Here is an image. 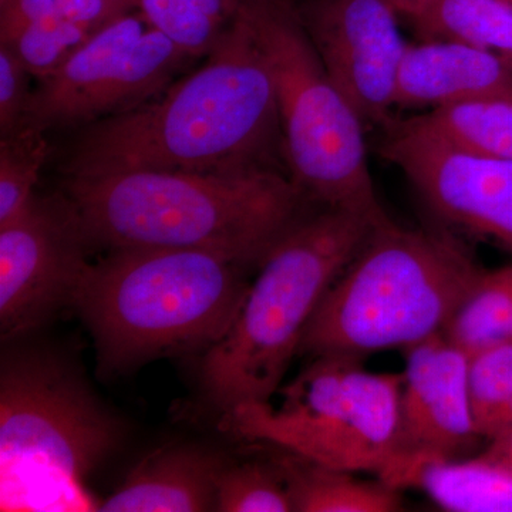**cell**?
I'll list each match as a JSON object with an SVG mask.
<instances>
[{
  "instance_id": "9c48e42d",
  "label": "cell",
  "mask_w": 512,
  "mask_h": 512,
  "mask_svg": "<svg viewBox=\"0 0 512 512\" xmlns=\"http://www.w3.org/2000/svg\"><path fill=\"white\" fill-rule=\"evenodd\" d=\"M187 60L134 10L104 26L40 80L20 128L46 133L134 109L163 93Z\"/></svg>"
},
{
  "instance_id": "7c38bea8",
  "label": "cell",
  "mask_w": 512,
  "mask_h": 512,
  "mask_svg": "<svg viewBox=\"0 0 512 512\" xmlns=\"http://www.w3.org/2000/svg\"><path fill=\"white\" fill-rule=\"evenodd\" d=\"M396 446L382 481L412 487L421 467L457 460L480 439L468 396V360L444 333L404 350Z\"/></svg>"
},
{
  "instance_id": "8992f818",
  "label": "cell",
  "mask_w": 512,
  "mask_h": 512,
  "mask_svg": "<svg viewBox=\"0 0 512 512\" xmlns=\"http://www.w3.org/2000/svg\"><path fill=\"white\" fill-rule=\"evenodd\" d=\"M120 439V421L62 359H3L0 510H97L82 483Z\"/></svg>"
},
{
  "instance_id": "5bb4252c",
  "label": "cell",
  "mask_w": 512,
  "mask_h": 512,
  "mask_svg": "<svg viewBox=\"0 0 512 512\" xmlns=\"http://www.w3.org/2000/svg\"><path fill=\"white\" fill-rule=\"evenodd\" d=\"M488 96H512V66L501 57L450 40L407 45L394 106L431 110Z\"/></svg>"
},
{
  "instance_id": "3957f363",
  "label": "cell",
  "mask_w": 512,
  "mask_h": 512,
  "mask_svg": "<svg viewBox=\"0 0 512 512\" xmlns=\"http://www.w3.org/2000/svg\"><path fill=\"white\" fill-rule=\"evenodd\" d=\"M245 264L200 249L123 248L87 265L73 306L100 369L119 375L164 356L208 350L237 318Z\"/></svg>"
},
{
  "instance_id": "ffe728a7",
  "label": "cell",
  "mask_w": 512,
  "mask_h": 512,
  "mask_svg": "<svg viewBox=\"0 0 512 512\" xmlns=\"http://www.w3.org/2000/svg\"><path fill=\"white\" fill-rule=\"evenodd\" d=\"M512 332V265L485 271L458 306L444 336L468 357L501 343Z\"/></svg>"
},
{
  "instance_id": "ac0fdd59",
  "label": "cell",
  "mask_w": 512,
  "mask_h": 512,
  "mask_svg": "<svg viewBox=\"0 0 512 512\" xmlns=\"http://www.w3.org/2000/svg\"><path fill=\"white\" fill-rule=\"evenodd\" d=\"M412 487L421 488L447 511L512 512V467L491 453L426 464Z\"/></svg>"
},
{
  "instance_id": "ba28073f",
  "label": "cell",
  "mask_w": 512,
  "mask_h": 512,
  "mask_svg": "<svg viewBox=\"0 0 512 512\" xmlns=\"http://www.w3.org/2000/svg\"><path fill=\"white\" fill-rule=\"evenodd\" d=\"M279 389L281 406L245 403L228 413L229 427L320 466L376 474L382 480L396 446L403 373H372L360 357L313 356Z\"/></svg>"
},
{
  "instance_id": "6da1fadb",
  "label": "cell",
  "mask_w": 512,
  "mask_h": 512,
  "mask_svg": "<svg viewBox=\"0 0 512 512\" xmlns=\"http://www.w3.org/2000/svg\"><path fill=\"white\" fill-rule=\"evenodd\" d=\"M281 120L261 47L239 15L205 62L154 99L106 117L74 144L67 173H234L274 167Z\"/></svg>"
},
{
  "instance_id": "d4e9b609",
  "label": "cell",
  "mask_w": 512,
  "mask_h": 512,
  "mask_svg": "<svg viewBox=\"0 0 512 512\" xmlns=\"http://www.w3.org/2000/svg\"><path fill=\"white\" fill-rule=\"evenodd\" d=\"M215 511H293L291 497L278 464L274 467L259 463L225 467L218 481Z\"/></svg>"
},
{
  "instance_id": "83f0119b",
  "label": "cell",
  "mask_w": 512,
  "mask_h": 512,
  "mask_svg": "<svg viewBox=\"0 0 512 512\" xmlns=\"http://www.w3.org/2000/svg\"><path fill=\"white\" fill-rule=\"evenodd\" d=\"M488 453L501 458V460L512 467V429L508 430L503 436L498 437L497 440L491 441Z\"/></svg>"
},
{
  "instance_id": "52a82bcc",
  "label": "cell",
  "mask_w": 512,
  "mask_h": 512,
  "mask_svg": "<svg viewBox=\"0 0 512 512\" xmlns=\"http://www.w3.org/2000/svg\"><path fill=\"white\" fill-rule=\"evenodd\" d=\"M274 83L284 154L303 194L322 207L387 220L359 113L330 79L299 12L285 0H238Z\"/></svg>"
},
{
  "instance_id": "30bf717a",
  "label": "cell",
  "mask_w": 512,
  "mask_h": 512,
  "mask_svg": "<svg viewBox=\"0 0 512 512\" xmlns=\"http://www.w3.org/2000/svg\"><path fill=\"white\" fill-rule=\"evenodd\" d=\"M87 242L66 200L35 198L0 227V330L3 339L42 325L73 305L89 262Z\"/></svg>"
},
{
  "instance_id": "277c9868",
  "label": "cell",
  "mask_w": 512,
  "mask_h": 512,
  "mask_svg": "<svg viewBox=\"0 0 512 512\" xmlns=\"http://www.w3.org/2000/svg\"><path fill=\"white\" fill-rule=\"evenodd\" d=\"M484 272L450 235L387 218L323 296L299 353L362 359L412 348L446 330Z\"/></svg>"
},
{
  "instance_id": "5b68a950",
  "label": "cell",
  "mask_w": 512,
  "mask_h": 512,
  "mask_svg": "<svg viewBox=\"0 0 512 512\" xmlns=\"http://www.w3.org/2000/svg\"><path fill=\"white\" fill-rule=\"evenodd\" d=\"M377 224L362 212L323 207L276 241L231 329L205 352L202 383L221 409L271 402L323 296Z\"/></svg>"
},
{
  "instance_id": "e0dca14e",
  "label": "cell",
  "mask_w": 512,
  "mask_h": 512,
  "mask_svg": "<svg viewBox=\"0 0 512 512\" xmlns=\"http://www.w3.org/2000/svg\"><path fill=\"white\" fill-rule=\"evenodd\" d=\"M298 512H396L403 510L400 490L384 481H367L298 456L278 463Z\"/></svg>"
},
{
  "instance_id": "484cf974",
  "label": "cell",
  "mask_w": 512,
  "mask_h": 512,
  "mask_svg": "<svg viewBox=\"0 0 512 512\" xmlns=\"http://www.w3.org/2000/svg\"><path fill=\"white\" fill-rule=\"evenodd\" d=\"M134 10L136 0H6L0 5V36L39 20H67L104 28Z\"/></svg>"
},
{
  "instance_id": "4316f807",
  "label": "cell",
  "mask_w": 512,
  "mask_h": 512,
  "mask_svg": "<svg viewBox=\"0 0 512 512\" xmlns=\"http://www.w3.org/2000/svg\"><path fill=\"white\" fill-rule=\"evenodd\" d=\"M22 60L8 45L0 43V131L2 137L12 136L19 130L28 110L30 96L29 77Z\"/></svg>"
},
{
  "instance_id": "8fae6325",
  "label": "cell",
  "mask_w": 512,
  "mask_h": 512,
  "mask_svg": "<svg viewBox=\"0 0 512 512\" xmlns=\"http://www.w3.org/2000/svg\"><path fill=\"white\" fill-rule=\"evenodd\" d=\"M386 128L380 154L437 217L512 252V160L446 146L406 120H390Z\"/></svg>"
},
{
  "instance_id": "603a6c76",
  "label": "cell",
  "mask_w": 512,
  "mask_h": 512,
  "mask_svg": "<svg viewBox=\"0 0 512 512\" xmlns=\"http://www.w3.org/2000/svg\"><path fill=\"white\" fill-rule=\"evenodd\" d=\"M49 147L45 133L20 128L0 141V227L15 221L35 201V187Z\"/></svg>"
},
{
  "instance_id": "cb8c5ba5",
  "label": "cell",
  "mask_w": 512,
  "mask_h": 512,
  "mask_svg": "<svg viewBox=\"0 0 512 512\" xmlns=\"http://www.w3.org/2000/svg\"><path fill=\"white\" fill-rule=\"evenodd\" d=\"M100 29L67 20H39L0 36V43L16 53L32 76L45 80Z\"/></svg>"
},
{
  "instance_id": "1f68e13d",
  "label": "cell",
  "mask_w": 512,
  "mask_h": 512,
  "mask_svg": "<svg viewBox=\"0 0 512 512\" xmlns=\"http://www.w3.org/2000/svg\"><path fill=\"white\" fill-rule=\"evenodd\" d=\"M511 340H512V332H511Z\"/></svg>"
},
{
  "instance_id": "4fadbf2b",
  "label": "cell",
  "mask_w": 512,
  "mask_h": 512,
  "mask_svg": "<svg viewBox=\"0 0 512 512\" xmlns=\"http://www.w3.org/2000/svg\"><path fill=\"white\" fill-rule=\"evenodd\" d=\"M299 16L330 79L363 123L386 126L409 45L392 0H311Z\"/></svg>"
},
{
  "instance_id": "9a60e30c",
  "label": "cell",
  "mask_w": 512,
  "mask_h": 512,
  "mask_svg": "<svg viewBox=\"0 0 512 512\" xmlns=\"http://www.w3.org/2000/svg\"><path fill=\"white\" fill-rule=\"evenodd\" d=\"M224 464L191 446L163 448L144 458L107 500L101 512H202L217 508Z\"/></svg>"
},
{
  "instance_id": "44dd1931",
  "label": "cell",
  "mask_w": 512,
  "mask_h": 512,
  "mask_svg": "<svg viewBox=\"0 0 512 512\" xmlns=\"http://www.w3.org/2000/svg\"><path fill=\"white\" fill-rule=\"evenodd\" d=\"M151 29L190 59L210 55L238 16V0H136Z\"/></svg>"
},
{
  "instance_id": "4dcf8cb0",
  "label": "cell",
  "mask_w": 512,
  "mask_h": 512,
  "mask_svg": "<svg viewBox=\"0 0 512 512\" xmlns=\"http://www.w3.org/2000/svg\"><path fill=\"white\" fill-rule=\"evenodd\" d=\"M507 2H508V3H511V5H512V0H507Z\"/></svg>"
},
{
  "instance_id": "2e32d148",
  "label": "cell",
  "mask_w": 512,
  "mask_h": 512,
  "mask_svg": "<svg viewBox=\"0 0 512 512\" xmlns=\"http://www.w3.org/2000/svg\"><path fill=\"white\" fill-rule=\"evenodd\" d=\"M396 10L423 40L464 43L512 66V5L507 0H413Z\"/></svg>"
},
{
  "instance_id": "f546056e",
  "label": "cell",
  "mask_w": 512,
  "mask_h": 512,
  "mask_svg": "<svg viewBox=\"0 0 512 512\" xmlns=\"http://www.w3.org/2000/svg\"><path fill=\"white\" fill-rule=\"evenodd\" d=\"M6 0H0V5H2V3H5Z\"/></svg>"
},
{
  "instance_id": "d6986e66",
  "label": "cell",
  "mask_w": 512,
  "mask_h": 512,
  "mask_svg": "<svg viewBox=\"0 0 512 512\" xmlns=\"http://www.w3.org/2000/svg\"><path fill=\"white\" fill-rule=\"evenodd\" d=\"M406 121L446 146L512 160V96L458 101Z\"/></svg>"
},
{
  "instance_id": "7402d4cb",
  "label": "cell",
  "mask_w": 512,
  "mask_h": 512,
  "mask_svg": "<svg viewBox=\"0 0 512 512\" xmlns=\"http://www.w3.org/2000/svg\"><path fill=\"white\" fill-rule=\"evenodd\" d=\"M468 396L480 439L491 443L512 429V340L470 357Z\"/></svg>"
},
{
  "instance_id": "f1b7e54d",
  "label": "cell",
  "mask_w": 512,
  "mask_h": 512,
  "mask_svg": "<svg viewBox=\"0 0 512 512\" xmlns=\"http://www.w3.org/2000/svg\"><path fill=\"white\" fill-rule=\"evenodd\" d=\"M413 2V0H392L394 8H399V6L404 5V3Z\"/></svg>"
},
{
  "instance_id": "7a4b0ae2",
  "label": "cell",
  "mask_w": 512,
  "mask_h": 512,
  "mask_svg": "<svg viewBox=\"0 0 512 512\" xmlns=\"http://www.w3.org/2000/svg\"><path fill=\"white\" fill-rule=\"evenodd\" d=\"M66 195L87 245L200 249L258 266L301 220L305 197L275 167L74 175Z\"/></svg>"
}]
</instances>
